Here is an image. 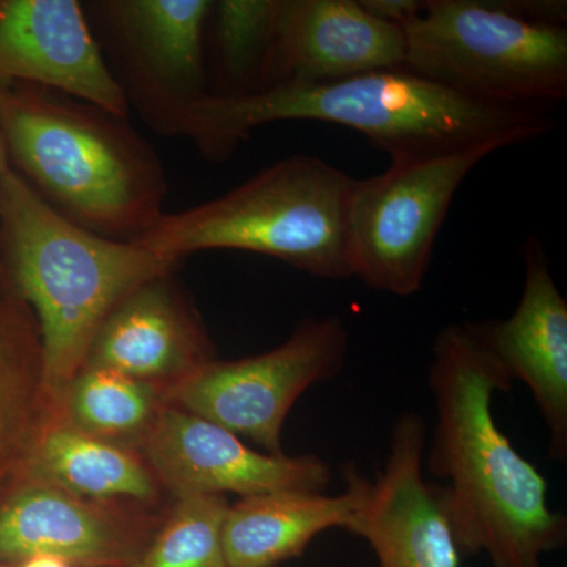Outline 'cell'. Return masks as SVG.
<instances>
[{
	"instance_id": "6da1fadb",
	"label": "cell",
	"mask_w": 567,
	"mask_h": 567,
	"mask_svg": "<svg viewBox=\"0 0 567 567\" xmlns=\"http://www.w3.org/2000/svg\"><path fill=\"white\" fill-rule=\"evenodd\" d=\"M511 385L481 323L443 328L429 368L436 423L427 468L445 481L461 554H486L494 567H540L565 546L567 518L551 509L543 473L496 424L494 395Z\"/></svg>"
},
{
	"instance_id": "7a4b0ae2",
	"label": "cell",
	"mask_w": 567,
	"mask_h": 567,
	"mask_svg": "<svg viewBox=\"0 0 567 567\" xmlns=\"http://www.w3.org/2000/svg\"><path fill=\"white\" fill-rule=\"evenodd\" d=\"M331 123L363 134L391 159L472 145L513 147L555 126L548 112L477 102L399 66L246 96L207 95L183 118L178 136L207 162L229 159L268 123Z\"/></svg>"
},
{
	"instance_id": "3957f363",
	"label": "cell",
	"mask_w": 567,
	"mask_h": 567,
	"mask_svg": "<svg viewBox=\"0 0 567 567\" xmlns=\"http://www.w3.org/2000/svg\"><path fill=\"white\" fill-rule=\"evenodd\" d=\"M0 125L11 169L82 229L137 244L166 215L162 159L128 117L10 84L0 85Z\"/></svg>"
},
{
	"instance_id": "277c9868",
	"label": "cell",
	"mask_w": 567,
	"mask_h": 567,
	"mask_svg": "<svg viewBox=\"0 0 567 567\" xmlns=\"http://www.w3.org/2000/svg\"><path fill=\"white\" fill-rule=\"evenodd\" d=\"M0 260L10 289L35 316L44 388L59 409L111 312L142 284L181 267L69 221L11 167L0 178Z\"/></svg>"
},
{
	"instance_id": "5b68a950",
	"label": "cell",
	"mask_w": 567,
	"mask_h": 567,
	"mask_svg": "<svg viewBox=\"0 0 567 567\" xmlns=\"http://www.w3.org/2000/svg\"><path fill=\"white\" fill-rule=\"evenodd\" d=\"M354 182L319 156H287L223 196L166 213L137 245L177 262L230 249L262 254L317 278H352Z\"/></svg>"
},
{
	"instance_id": "8992f818",
	"label": "cell",
	"mask_w": 567,
	"mask_h": 567,
	"mask_svg": "<svg viewBox=\"0 0 567 567\" xmlns=\"http://www.w3.org/2000/svg\"><path fill=\"white\" fill-rule=\"evenodd\" d=\"M404 69L477 102L548 112L567 96V28L507 0H425L402 28Z\"/></svg>"
},
{
	"instance_id": "52a82bcc",
	"label": "cell",
	"mask_w": 567,
	"mask_h": 567,
	"mask_svg": "<svg viewBox=\"0 0 567 567\" xmlns=\"http://www.w3.org/2000/svg\"><path fill=\"white\" fill-rule=\"evenodd\" d=\"M502 148L491 142L391 159L385 173L354 182L349 212L352 276L379 292L415 295L457 189L477 164Z\"/></svg>"
},
{
	"instance_id": "ba28073f",
	"label": "cell",
	"mask_w": 567,
	"mask_h": 567,
	"mask_svg": "<svg viewBox=\"0 0 567 567\" xmlns=\"http://www.w3.org/2000/svg\"><path fill=\"white\" fill-rule=\"evenodd\" d=\"M349 330L341 317L308 319L270 352L210 360L166 388L167 405L221 425L281 456L282 429L300 395L342 371Z\"/></svg>"
},
{
	"instance_id": "9c48e42d",
	"label": "cell",
	"mask_w": 567,
	"mask_h": 567,
	"mask_svg": "<svg viewBox=\"0 0 567 567\" xmlns=\"http://www.w3.org/2000/svg\"><path fill=\"white\" fill-rule=\"evenodd\" d=\"M212 0H99V24L130 110L151 128L178 136L189 110L210 95L207 21Z\"/></svg>"
},
{
	"instance_id": "30bf717a",
	"label": "cell",
	"mask_w": 567,
	"mask_h": 567,
	"mask_svg": "<svg viewBox=\"0 0 567 567\" xmlns=\"http://www.w3.org/2000/svg\"><path fill=\"white\" fill-rule=\"evenodd\" d=\"M164 516L24 480L0 503V565L48 555L74 567H133Z\"/></svg>"
},
{
	"instance_id": "8fae6325",
	"label": "cell",
	"mask_w": 567,
	"mask_h": 567,
	"mask_svg": "<svg viewBox=\"0 0 567 567\" xmlns=\"http://www.w3.org/2000/svg\"><path fill=\"white\" fill-rule=\"evenodd\" d=\"M141 454L163 491L175 499L323 492L331 480L330 466L320 457L275 456L252 450L221 425L171 405L163 410Z\"/></svg>"
},
{
	"instance_id": "7c38bea8",
	"label": "cell",
	"mask_w": 567,
	"mask_h": 567,
	"mask_svg": "<svg viewBox=\"0 0 567 567\" xmlns=\"http://www.w3.org/2000/svg\"><path fill=\"white\" fill-rule=\"evenodd\" d=\"M427 427L416 413L395 421L390 453L374 481L360 475V506L352 527L375 551L379 567H458L461 550L442 487L423 464Z\"/></svg>"
},
{
	"instance_id": "4fadbf2b",
	"label": "cell",
	"mask_w": 567,
	"mask_h": 567,
	"mask_svg": "<svg viewBox=\"0 0 567 567\" xmlns=\"http://www.w3.org/2000/svg\"><path fill=\"white\" fill-rule=\"evenodd\" d=\"M29 84L128 117L121 84L76 0H0V85Z\"/></svg>"
},
{
	"instance_id": "5bb4252c",
	"label": "cell",
	"mask_w": 567,
	"mask_h": 567,
	"mask_svg": "<svg viewBox=\"0 0 567 567\" xmlns=\"http://www.w3.org/2000/svg\"><path fill=\"white\" fill-rule=\"evenodd\" d=\"M404 61L402 29L372 17L360 0H278L260 92L399 69Z\"/></svg>"
},
{
	"instance_id": "9a60e30c",
	"label": "cell",
	"mask_w": 567,
	"mask_h": 567,
	"mask_svg": "<svg viewBox=\"0 0 567 567\" xmlns=\"http://www.w3.org/2000/svg\"><path fill=\"white\" fill-rule=\"evenodd\" d=\"M524 292L505 320L481 323L511 382L532 391L548 431V454L567 461V301L551 275L539 238L525 244Z\"/></svg>"
},
{
	"instance_id": "2e32d148",
	"label": "cell",
	"mask_w": 567,
	"mask_h": 567,
	"mask_svg": "<svg viewBox=\"0 0 567 567\" xmlns=\"http://www.w3.org/2000/svg\"><path fill=\"white\" fill-rule=\"evenodd\" d=\"M174 274L142 284L111 312L93 339L84 368L111 369L167 388L215 360L204 322Z\"/></svg>"
},
{
	"instance_id": "e0dca14e",
	"label": "cell",
	"mask_w": 567,
	"mask_h": 567,
	"mask_svg": "<svg viewBox=\"0 0 567 567\" xmlns=\"http://www.w3.org/2000/svg\"><path fill=\"white\" fill-rule=\"evenodd\" d=\"M342 494L282 491L245 496L229 506L223 528L229 567H278L300 557L320 533L331 528L349 532L360 506L358 470H342Z\"/></svg>"
},
{
	"instance_id": "ac0fdd59",
	"label": "cell",
	"mask_w": 567,
	"mask_h": 567,
	"mask_svg": "<svg viewBox=\"0 0 567 567\" xmlns=\"http://www.w3.org/2000/svg\"><path fill=\"white\" fill-rule=\"evenodd\" d=\"M35 316L10 287L0 289V503L24 480L52 413Z\"/></svg>"
},
{
	"instance_id": "d6986e66",
	"label": "cell",
	"mask_w": 567,
	"mask_h": 567,
	"mask_svg": "<svg viewBox=\"0 0 567 567\" xmlns=\"http://www.w3.org/2000/svg\"><path fill=\"white\" fill-rule=\"evenodd\" d=\"M24 480L44 481L84 498L152 509L164 492L141 453L85 434L63 417L61 409L44 424Z\"/></svg>"
},
{
	"instance_id": "ffe728a7",
	"label": "cell",
	"mask_w": 567,
	"mask_h": 567,
	"mask_svg": "<svg viewBox=\"0 0 567 567\" xmlns=\"http://www.w3.org/2000/svg\"><path fill=\"white\" fill-rule=\"evenodd\" d=\"M166 388L103 368H82L61 401L63 417L85 434L141 453L166 409Z\"/></svg>"
},
{
	"instance_id": "44dd1931",
	"label": "cell",
	"mask_w": 567,
	"mask_h": 567,
	"mask_svg": "<svg viewBox=\"0 0 567 567\" xmlns=\"http://www.w3.org/2000/svg\"><path fill=\"white\" fill-rule=\"evenodd\" d=\"M278 0H218L207 21L212 95L246 96L262 91L274 41Z\"/></svg>"
},
{
	"instance_id": "7402d4cb",
	"label": "cell",
	"mask_w": 567,
	"mask_h": 567,
	"mask_svg": "<svg viewBox=\"0 0 567 567\" xmlns=\"http://www.w3.org/2000/svg\"><path fill=\"white\" fill-rule=\"evenodd\" d=\"M226 495L175 499L133 567H229L223 544Z\"/></svg>"
},
{
	"instance_id": "603a6c76",
	"label": "cell",
	"mask_w": 567,
	"mask_h": 567,
	"mask_svg": "<svg viewBox=\"0 0 567 567\" xmlns=\"http://www.w3.org/2000/svg\"><path fill=\"white\" fill-rule=\"evenodd\" d=\"M360 3L372 17L402 29L423 11L425 0H360Z\"/></svg>"
},
{
	"instance_id": "cb8c5ba5",
	"label": "cell",
	"mask_w": 567,
	"mask_h": 567,
	"mask_svg": "<svg viewBox=\"0 0 567 567\" xmlns=\"http://www.w3.org/2000/svg\"><path fill=\"white\" fill-rule=\"evenodd\" d=\"M10 167L9 151H7L6 137H3L2 125H0V178L3 177V174H6ZM6 287H9V282H7L2 260H0V289H6Z\"/></svg>"
},
{
	"instance_id": "d4e9b609",
	"label": "cell",
	"mask_w": 567,
	"mask_h": 567,
	"mask_svg": "<svg viewBox=\"0 0 567 567\" xmlns=\"http://www.w3.org/2000/svg\"><path fill=\"white\" fill-rule=\"evenodd\" d=\"M13 567H74L70 563L63 561L61 558L48 557V555H39V557H32L24 559V561L18 563Z\"/></svg>"
},
{
	"instance_id": "484cf974",
	"label": "cell",
	"mask_w": 567,
	"mask_h": 567,
	"mask_svg": "<svg viewBox=\"0 0 567 567\" xmlns=\"http://www.w3.org/2000/svg\"><path fill=\"white\" fill-rule=\"evenodd\" d=\"M0 567H10V566H6V565H0Z\"/></svg>"
}]
</instances>
